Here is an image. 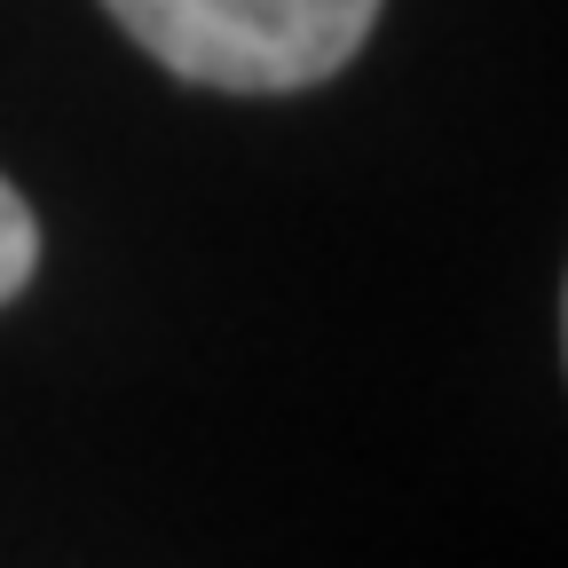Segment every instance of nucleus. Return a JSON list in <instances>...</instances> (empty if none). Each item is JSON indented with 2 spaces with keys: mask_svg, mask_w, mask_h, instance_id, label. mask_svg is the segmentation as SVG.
Returning <instances> with one entry per match:
<instances>
[{
  "mask_svg": "<svg viewBox=\"0 0 568 568\" xmlns=\"http://www.w3.org/2000/svg\"><path fill=\"white\" fill-rule=\"evenodd\" d=\"M103 9L190 88L301 95L355 63L387 0H103Z\"/></svg>",
  "mask_w": 568,
  "mask_h": 568,
  "instance_id": "1",
  "label": "nucleus"
},
{
  "mask_svg": "<svg viewBox=\"0 0 568 568\" xmlns=\"http://www.w3.org/2000/svg\"><path fill=\"white\" fill-rule=\"evenodd\" d=\"M32 268H40V222H32V205L17 197V182L0 174V308L32 284Z\"/></svg>",
  "mask_w": 568,
  "mask_h": 568,
  "instance_id": "2",
  "label": "nucleus"
}]
</instances>
